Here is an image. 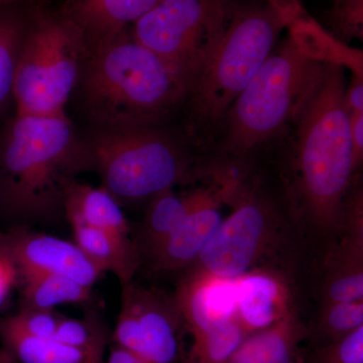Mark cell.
Instances as JSON below:
<instances>
[{
  "mask_svg": "<svg viewBox=\"0 0 363 363\" xmlns=\"http://www.w3.org/2000/svg\"><path fill=\"white\" fill-rule=\"evenodd\" d=\"M345 67L328 63L283 136V182L293 213L319 233L337 230L355 171ZM272 145V147H274Z\"/></svg>",
  "mask_w": 363,
  "mask_h": 363,
  "instance_id": "obj_1",
  "label": "cell"
},
{
  "mask_svg": "<svg viewBox=\"0 0 363 363\" xmlns=\"http://www.w3.org/2000/svg\"><path fill=\"white\" fill-rule=\"evenodd\" d=\"M303 9L298 0H230L220 42L182 106L193 147L210 149L234 101Z\"/></svg>",
  "mask_w": 363,
  "mask_h": 363,
  "instance_id": "obj_2",
  "label": "cell"
},
{
  "mask_svg": "<svg viewBox=\"0 0 363 363\" xmlns=\"http://www.w3.org/2000/svg\"><path fill=\"white\" fill-rule=\"evenodd\" d=\"M78 83L95 128L164 125L186 99L168 66L128 30L86 50Z\"/></svg>",
  "mask_w": 363,
  "mask_h": 363,
  "instance_id": "obj_3",
  "label": "cell"
},
{
  "mask_svg": "<svg viewBox=\"0 0 363 363\" xmlns=\"http://www.w3.org/2000/svg\"><path fill=\"white\" fill-rule=\"evenodd\" d=\"M226 114L210 152L250 161L272 147L293 123L327 62L313 56L289 28Z\"/></svg>",
  "mask_w": 363,
  "mask_h": 363,
  "instance_id": "obj_4",
  "label": "cell"
},
{
  "mask_svg": "<svg viewBox=\"0 0 363 363\" xmlns=\"http://www.w3.org/2000/svg\"><path fill=\"white\" fill-rule=\"evenodd\" d=\"M78 142L67 116L16 114L0 150V202L9 213L43 217L63 204L77 169Z\"/></svg>",
  "mask_w": 363,
  "mask_h": 363,
  "instance_id": "obj_5",
  "label": "cell"
},
{
  "mask_svg": "<svg viewBox=\"0 0 363 363\" xmlns=\"http://www.w3.org/2000/svg\"><path fill=\"white\" fill-rule=\"evenodd\" d=\"M185 140L164 125L94 128L84 143H78L77 167L96 172L102 187L116 200L152 199L193 177Z\"/></svg>",
  "mask_w": 363,
  "mask_h": 363,
  "instance_id": "obj_6",
  "label": "cell"
},
{
  "mask_svg": "<svg viewBox=\"0 0 363 363\" xmlns=\"http://www.w3.org/2000/svg\"><path fill=\"white\" fill-rule=\"evenodd\" d=\"M86 54L82 33L64 14L28 21L14 75L16 114L67 116Z\"/></svg>",
  "mask_w": 363,
  "mask_h": 363,
  "instance_id": "obj_7",
  "label": "cell"
},
{
  "mask_svg": "<svg viewBox=\"0 0 363 363\" xmlns=\"http://www.w3.org/2000/svg\"><path fill=\"white\" fill-rule=\"evenodd\" d=\"M229 4L230 0H161L133 25V37L168 66L186 97L220 42Z\"/></svg>",
  "mask_w": 363,
  "mask_h": 363,
  "instance_id": "obj_8",
  "label": "cell"
},
{
  "mask_svg": "<svg viewBox=\"0 0 363 363\" xmlns=\"http://www.w3.org/2000/svg\"><path fill=\"white\" fill-rule=\"evenodd\" d=\"M193 269L223 279H236L271 252L279 240V217L274 202L250 182Z\"/></svg>",
  "mask_w": 363,
  "mask_h": 363,
  "instance_id": "obj_9",
  "label": "cell"
},
{
  "mask_svg": "<svg viewBox=\"0 0 363 363\" xmlns=\"http://www.w3.org/2000/svg\"><path fill=\"white\" fill-rule=\"evenodd\" d=\"M211 190L186 220L156 250L150 253L155 269L176 271L193 264L223 221L220 208L233 206L243 189L242 178L225 167H210Z\"/></svg>",
  "mask_w": 363,
  "mask_h": 363,
  "instance_id": "obj_10",
  "label": "cell"
},
{
  "mask_svg": "<svg viewBox=\"0 0 363 363\" xmlns=\"http://www.w3.org/2000/svg\"><path fill=\"white\" fill-rule=\"evenodd\" d=\"M18 272H39L73 279L92 289L104 272L75 242L48 234L14 231L0 238Z\"/></svg>",
  "mask_w": 363,
  "mask_h": 363,
  "instance_id": "obj_11",
  "label": "cell"
},
{
  "mask_svg": "<svg viewBox=\"0 0 363 363\" xmlns=\"http://www.w3.org/2000/svg\"><path fill=\"white\" fill-rule=\"evenodd\" d=\"M123 304L135 318L140 355L152 363H175L179 354L181 318L175 300L130 285L123 286Z\"/></svg>",
  "mask_w": 363,
  "mask_h": 363,
  "instance_id": "obj_12",
  "label": "cell"
},
{
  "mask_svg": "<svg viewBox=\"0 0 363 363\" xmlns=\"http://www.w3.org/2000/svg\"><path fill=\"white\" fill-rule=\"evenodd\" d=\"M175 303L191 335L225 323L235 315V279L192 269L181 281Z\"/></svg>",
  "mask_w": 363,
  "mask_h": 363,
  "instance_id": "obj_13",
  "label": "cell"
},
{
  "mask_svg": "<svg viewBox=\"0 0 363 363\" xmlns=\"http://www.w3.org/2000/svg\"><path fill=\"white\" fill-rule=\"evenodd\" d=\"M294 309L290 288L281 274L255 269L235 279L234 319L247 335L269 328Z\"/></svg>",
  "mask_w": 363,
  "mask_h": 363,
  "instance_id": "obj_14",
  "label": "cell"
},
{
  "mask_svg": "<svg viewBox=\"0 0 363 363\" xmlns=\"http://www.w3.org/2000/svg\"><path fill=\"white\" fill-rule=\"evenodd\" d=\"M161 0H68L64 16L77 26L86 50L128 30Z\"/></svg>",
  "mask_w": 363,
  "mask_h": 363,
  "instance_id": "obj_15",
  "label": "cell"
},
{
  "mask_svg": "<svg viewBox=\"0 0 363 363\" xmlns=\"http://www.w3.org/2000/svg\"><path fill=\"white\" fill-rule=\"evenodd\" d=\"M74 242L102 272H112L123 286L131 284L138 267V252L128 238L88 225L79 220H69Z\"/></svg>",
  "mask_w": 363,
  "mask_h": 363,
  "instance_id": "obj_16",
  "label": "cell"
},
{
  "mask_svg": "<svg viewBox=\"0 0 363 363\" xmlns=\"http://www.w3.org/2000/svg\"><path fill=\"white\" fill-rule=\"evenodd\" d=\"M341 229L342 240L327 259L322 304L363 300V230Z\"/></svg>",
  "mask_w": 363,
  "mask_h": 363,
  "instance_id": "obj_17",
  "label": "cell"
},
{
  "mask_svg": "<svg viewBox=\"0 0 363 363\" xmlns=\"http://www.w3.org/2000/svg\"><path fill=\"white\" fill-rule=\"evenodd\" d=\"M306 329L295 309L269 328L247 336L226 363H297Z\"/></svg>",
  "mask_w": 363,
  "mask_h": 363,
  "instance_id": "obj_18",
  "label": "cell"
},
{
  "mask_svg": "<svg viewBox=\"0 0 363 363\" xmlns=\"http://www.w3.org/2000/svg\"><path fill=\"white\" fill-rule=\"evenodd\" d=\"M63 206L68 220H79L88 225L130 235L128 219L118 202L104 187L71 181L63 195Z\"/></svg>",
  "mask_w": 363,
  "mask_h": 363,
  "instance_id": "obj_19",
  "label": "cell"
},
{
  "mask_svg": "<svg viewBox=\"0 0 363 363\" xmlns=\"http://www.w3.org/2000/svg\"><path fill=\"white\" fill-rule=\"evenodd\" d=\"M212 182L207 187L193 189L184 194H177L168 189L150 199V205L143 223V238L149 255L168 240L186 220L189 214L206 197Z\"/></svg>",
  "mask_w": 363,
  "mask_h": 363,
  "instance_id": "obj_20",
  "label": "cell"
},
{
  "mask_svg": "<svg viewBox=\"0 0 363 363\" xmlns=\"http://www.w3.org/2000/svg\"><path fill=\"white\" fill-rule=\"evenodd\" d=\"M0 341L2 350L18 363H104L55 338L28 335L9 317L0 319Z\"/></svg>",
  "mask_w": 363,
  "mask_h": 363,
  "instance_id": "obj_21",
  "label": "cell"
},
{
  "mask_svg": "<svg viewBox=\"0 0 363 363\" xmlns=\"http://www.w3.org/2000/svg\"><path fill=\"white\" fill-rule=\"evenodd\" d=\"M26 308L52 310L62 304L84 303L91 288L73 279L39 272H18Z\"/></svg>",
  "mask_w": 363,
  "mask_h": 363,
  "instance_id": "obj_22",
  "label": "cell"
},
{
  "mask_svg": "<svg viewBox=\"0 0 363 363\" xmlns=\"http://www.w3.org/2000/svg\"><path fill=\"white\" fill-rule=\"evenodd\" d=\"M191 336L185 363H226L248 335L233 319Z\"/></svg>",
  "mask_w": 363,
  "mask_h": 363,
  "instance_id": "obj_23",
  "label": "cell"
},
{
  "mask_svg": "<svg viewBox=\"0 0 363 363\" xmlns=\"http://www.w3.org/2000/svg\"><path fill=\"white\" fill-rule=\"evenodd\" d=\"M13 7L0 9V111L13 96L16 64L28 25Z\"/></svg>",
  "mask_w": 363,
  "mask_h": 363,
  "instance_id": "obj_24",
  "label": "cell"
},
{
  "mask_svg": "<svg viewBox=\"0 0 363 363\" xmlns=\"http://www.w3.org/2000/svg\"><path fill=\"white\" fill-rule=\"evenodd\" d=\"M54 338L104 362L108 331L94 313H89L83 319L62 317Z\"/></svg>",
  "mask_w": 363,
  "mask_h": 363,
  "instance_id": "obj_25",
  "label": "cell"
},
{
  "mask_svg": "<svg viewBox=\"0 0 363 363\" xmlns=\"http://www.w3.org/2000/svg\"><path fill=\"white\" fill-rule=\"evenodd\" d=\"M320 26L341 44L363 40V0H328Z\"/></svg>",
  "mask_w": 363,
  "mask_h": 363,
  "instance_id": "obj_26",
  "label": "cell"
},
{
  "mask_svg": "<svg viewBox=\"0 0 363 363\" xmlns=\"http://www.w3.org/2000/svg\"><path fill=\"white\" fill-rule=\"evenodd\" d=\"M363 325V300L322 305L315 325V335L321 344L347 335Z\"/></svg>",
  "mask_w": 363,
  "mask_h": 363,
  "instance_id": "obj_27",
  "label": "cell"
},
{
  "mask_svg": "<svg viewBox=\"0 0 363 363\" xmlns=\"http://www.w3.org/2000/svg\"><path fill=\"white\" fill-rule=\"evenodd\" d=\"M313 363H363V325L337 340L321 344Z\"/></svg>",
  "mask_w": 363,
  "mask_h": 363,
  "instance_id": "obj_28",
  "label": "cell"
},
{
  "mask_svg": "<svg viewBox=\"0 0 363 363\" xmlns=\"http://www.w3.org/2000/svg\"><path fill=\"white\" fill-rule=\"evenodd\" d=\"M63 315L52 310L23 307L9 319L20 330L35 337L52 339Z\"/></svg>",
  "mask_w": 363,
  "mask_h": 363,
  "instance_id": "obj_29",
  "label": "cell"
},
{
  "mask_svg": "<svg viewBox=\"0 0 363 363\" xmlns=\"http://www.w3.org/2000/svg\"><path fill=\"white\" fill-rule=\"evenodd\" d=\"M20 281L18 267L6 250L0 247V307Z\"/></svg>",
  "mask_w": 363,
  "mask_h": 363,
  "instance_id": "obj_30",
  "label": "cell"
},
{
  "mask_svg": "<svg viewBox=\"0 0 363 363\" xmlns=\"http://www.w3.org/2000/svg\"><path fill=\"white\" fill-rule=\"evenodd\" d=\"M351 140L355 171L359 173L363 162V112L351 114Z\"/></svg>",
  "mask_w": 363,
  "mask_h": 363,
  "instance_id": "obj_31",
  "label": "cell"
},
{
  "mask_svg": "<svg viewBox=\"0 0 363 363\" xmlns=\"http://www.w3.org/2000/svg\"><path fill=\"white\" fill-rule=\"evenodd\" d=\"M345 99L351 114L363 112V75L352 76L346 86Z\"/></svg>",
  "mask_w": 363,
  "mask_h": 363,
  "instance_id": "obj_32",
  "label": "cell"
},
{
  "mask_svg": "<svg viewBox=\"0 0 363 363\" xmlns=\"http://www.w3.org/2000/svg\"><path fill=\"white\" fill-rule=\"evenodd\" d=\"M105 363H152L145 357L131 352L130 350H124L114 344L109 350L108 357H107Z\"/></svg>",
  "mask_w": 363,
  "mask_h": 363,
  "instance_id": "obj_33",
  "label": "cell"
},
{
  "mask_svg": "<svg viewBox=\"0 0 363 363\" xmlns=\"http://www.w3.org/2000/svg\"><path fill=\"white\" fill-rule=\"evenodd\" d=\"M30 1V0H0V9L6 7L16 6L21 2Z\"/></svg>",
  "mask_w": 363,
  "mask_h": 363,
  "instance_id": "obj_34",
  "label": "cell"
},
{
  "mask_svg": "<svg viewBox=\"0 0 363 363\" xmlns=\"http://www.w3.org/2000/svg\"><path fill=\"white\" fill-rule=\"evenodd\" d=\"M0 363H18L16 360L13 359L6 351H0Z\"/></svg>",
  "mask_w": 363,
  "mask_h": 363,
  "instance_id": "obj_35",
  "label": "cell"
}]
</instances>
